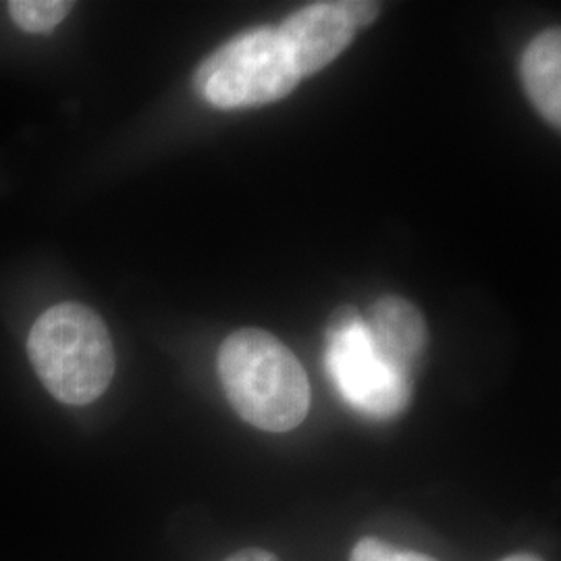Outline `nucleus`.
<instances>
[{"label": "nucleus", "instance_id": "6e6552de", "mask_svg": "<svg viewBox=\"0 0 561 561\" xmlns=\"http://www.w3.org/2000/svg\"><path fill=\"white\" fill-rule=\"evenodd\" d=\"M73 4L65 0H13L9 13L23 32L48 34L71 13Z\"/></svg>", "mask_w": 561, "mask_h": 561}, {"label": "nucleus", "instance_id": "9d476101", "mask_svg": "<svg viewBox=\"0 0 561 561\" xmlns=\"http://www.w3.org/2000/svg\"><path fill=\"white\" fill-rule=\"evenodd\" d=\"M225 561H280L275 553H271V551H264V549H256V547H252V549H243V551H238V553H233L231 558H227Z\"/></svg>", "mask_w": 561, "mask_h": 561}, {"label": "nucleus", "instance_id": "7ed1b4c3", "mask_svg": "<svg viewBox=\"0 0 561 561\" xmlns=\"http://www.w3.org/2000/svg\"><path fill=\"white\" fill-rule=\"evenodd\" d=\"M300 80L279 32L256 27L213 53L198 67L194 81L204 101L233 111L280 101Z\"/></svg>", "mask_w": 561, "mask_h": 561}, {"label": "nucleus", "instance_id": "f03ea898", "mask_svg": "<svg viewBox=\"0 0 561 561\" xmlns=\"http://www.w3.org/2000/svg\"><path fill=\"white\" fill-rule=\"evenodd\" d=\"M30 360L53 398L69 405L99 400L115 375V347L101 317L81 304H59L34 324Z\"/></svg>", "mask_w": 561, "mask_h": 561}, {"label": "nucleus", "instance_id": "423d86ee", "mask_svg": "<svg viewBox=\"0 0 561 561\" xmlns=\"http://www.w3.org/2000/svg\"><path fill=\"white\" fill-rule=\"evenodd\" d=\"M366 331L375 350L403 375L410 373L426 343V327L419 308L396 296L381 298L373 306Z\"/></svg>", "mask_w": 561, "mask_h": 561}, {"label": "nucleus", "instance_id": "f257e3e1", "mask_svg": "<svg viewBox=\"0 0 561 561\" xmlns=\"http://www.w3.org/2000/svg\"><path fill=\"white\" fill-rule=\"evenodd\" d=\"M219 379L243 421L287 433L306 421L310 382L294 352L262 329H240L219 350Z\"/></svg>", "mask_w": 561, "mask_h": 561}, {"label": "nucleus", "instance_id": "39448f33", "mask_svg": "<svg viewBox=\"0 0 561 561\" xmlns=\"http://www.w3.org/2000/svg\"><path fill=\"white\" fill-rule=\"evenodd\" d=\"M379 11L381 4L368 0L314 2L291 13L277 32L298 76L308 78L337 59Z\"/></svg>", "mask_w": 561, "mask_h": 561}, {"label": "nucleus", "instance_id": "20e7f679", "mask_svg": "<svg viewBox=\"0 0 561 561\" xmlns=\"http://www.w3.org/2000/svg\"><path fill=\"white\" fill-rule=\"evenodd\" d=\"M327 368L341 396L375 419L400 414L410 398L408 375L382 358L368 337L366 322L350 306L329 321Z\"/></svg>", "mask_w": 561, "mask_h": 561}, {"label": "nucleus", "instance_id": "0eeeda50", "mask_svg": "<svg viewBox=\"0 0 561 561\" xmlns=\"http://www.w3.org/2000/svg\"><path fill=\"white\" fill-rule=\"evenodd\" d=\"M522 83L551 125L561 123V32L551 27L528 44L522 57Z\"/></svg>", "mask_w": 561, "mask_h": 561}, {"label": "nucleus", "instance_id": "1a4fd4ad", "mask_svg": "<svg viewBox=\"0 0 561 561\" xmlns=\"http://www.w3.org/2000/svg\"><path fill=\"white\" fill-rule=\"evenodd\" d=\"M350 561H437L410 549H396L377 537H364L352 549Z\"/></svg>", "mask_w": 561, "mask_h": 561}, {"label": "nucleus", "instance_id": "9b49d317", "mask_svg": "<svg viewBox=\"0 0 561 561\" xmlns=\"http://www.w3.org/2000/svg\"><path fill=\"white\" fill-rule=\"evenodd\" d=\"M502 561H542L541 558H537V556H530V553H516V556H510V558H505Z\"/></svg>", "mask_w": 561, "mask_h": 561}]
</instances>
